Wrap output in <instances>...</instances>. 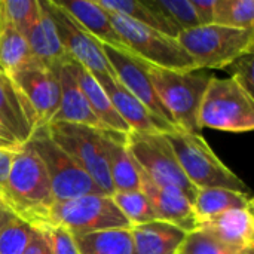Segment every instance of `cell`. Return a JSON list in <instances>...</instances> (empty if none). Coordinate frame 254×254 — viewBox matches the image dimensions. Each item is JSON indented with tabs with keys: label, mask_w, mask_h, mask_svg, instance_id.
I'll return each mask as SVG.
<instances>
[{
	"label": "cell",
	"mask_w": 254,
	"mask_h": 254,
	"mask_svg": "<svg viewBox=\"0 0 254 254\" xmlns=\"http://www.w3.org/2000/svg\"><path fill=\"white\" fill-rule=\"evenodd\" d=\"M1 201L33 228L49 225L55 204L49 177L39 156L25 143L13 155Z\"/></svg>",
	"instance_id": "1"
},
{
	"label": "cell",
	"mask_w": 254,
	"mask_h": 254,
	"mask_svg": "<svg viewBox=\"0 0 254 254\" xmlns=\"http://www.w3.org/2000/svg\"><path fill=\"white\" fill-rule=\"evenodd\" d=\"M149 76L174 125L188 132L199 134V109L214 74L207 70L180 71L149 64Z\"/></svg>",
	"instance_id": "2"
},
{
	"label": "cell",
	"mask_w": 254,
	"mask_h": 254,
	"mask_svg": "<svg viewBox=\"0 0 254 254\" xmlns=\"http://www.w3.org/2000/svg\"><path fill=\"white\" fill-rule=\"evenodd\" d=\"M165 137L193 188L198 190L222 188L249 193L247 185L219 159L202 135L174 128Z\"/></svg>",
	"instance_id": "3"
},
{
	"label": "cell",
	"mask_w": 254,
	"mask_h": 254,
	"mask_svg": "<svg viewBox=\"0 0 254 254\" xmlns=\"http://www.w3.org/2000/svg\"><path fill=\"white\" fill-rule=\"evenodd\" d=\"M177 40L193 60L196 70H214L253 52L254 30L210 24L180 31Z\"/></svg>",
	"instance_id": "4"
},
{
	"label": "cell",
	"mask_w": 254,
	"mask_h": 254,
	"mask_svg": "<svg viewBox=\"0 0 254 254\" xmlns=\"http://www.w3.org/2000/svg\"><path fill=\"white\" fill-rule=\"evenodd\" d=\"M25 144L42 161L49 177L55 202L89 193H101L79 162L54 141L48 125L37 127Z\"/></svg>",
	"instance_id": "5"
},
{
	"label": "cell",
	"mask_w": 254,
	"mask_h": 254,
	"mask_svg": "<svg viewBox=\"0 0 254 254\" xmlns=\"http://www.w3.org/2000/svg\"><path fill=\"white\" fill-rule=\"evenodd\" d=\"M199 127L226 132L254 128V100L232 77H213L199 109Z\"/></svg>",
	"instance_id": "6"
},
{
	"label": "cell",
	"mask_w": 254,
	"mask_h": 254,
	"mask_svg": "<svg viewBox=\"0 0 254 254\" xmlns=\"http://www.w3.org/2000/svg\"><path fill=\"white\" fill-rule=\"evenodd\" d=\"M110 21L125 40L131 54L147 64L168 70H196L193 60L180 45L177 37L153 30L115 12H107Z\"/></svg>",
	"instance_id": "7"
},
{
	"label": "cell",
	"mask_w": 254,
	"mask_h": 254,
	"mask_svg": "<svg viewBox=\"0 0 254 254\" xmlns=\"http://www.w3.org/2000/svg\"><path fill=\"white\" fill-rule=\"evenodd\" d=\"M49 225L65 228L74 238L101 231L132 228L115 205L112 196L103 193H89L55 202L49 213Z\"/></svg>",
	"instance_id": "8"
},
{
	"label": "cell",
	"mask_w": 254,
	"mask_h": 254,
	"mask_svg": "<svg viewBox=\"0 0 254 254\" xmlns=\"http://www.w3.org/2000/svg\"><path fill=\"white\" fill-rule=\"evenodd\" d=\"M125 140L137 167L155 185L177 188L193 204L198 189L186 179L165 134H140L129 131Z\"/></svg>",
	"instance_id": "9"
},
{
	"label": "cell",
	"mask_w": 254,
	"mask_h": 254,
	"mask_svg": "<svg viewBox=\"0 0 254 254\" xmlns=\"http://www.w3.org/2000/svg\"><path fill=\"white\" fill-rule=\"evenodd\" d=\"M54 141L70 153L79 165L88 173L103 195L115 193L106 153V132L101 129L74 125V124H51L48 125Z\"/></svg>",
	"instance_id": "10"
},
{
	"label": "cell",
	"mask_w": 254,
	"mask_h": 254,
	"mask_svg": "<svg viewBox=\"0 0 254 254\" xmlns=\"http://www.w3.org/2000/svg\"><path fill=\"white\" fill-rule=\"evenodd\" d=\"M48 13L51 15L58 39L65 54L85 67L91 74H113L103 45L94 39L57 0H43Z\"/></svg>",
	"instance_id": "11"
},
{
	"label": "cell",
	"mask_w": 254,
	"mask_h": 254,
	"mask_svg": "<svg viewBox=\"0 0 254 254\" xmlns=\"http://www.w3.org/2000/svg\"><path fill=\"white\" fill-rule=\"evenodd\" d=\"M106 60L113 71V76L135 97L138 98L150 113L156 118L174 125L170 113L162 106L149 76V64L135 57L129 51L116 49L103 45ZM176 127V125H174Z\"/></svg>",
	"instance_id": "12"
},
{
	"label": "cell",
	"mask_w": 254,
	"mask_h": 254,
	"mask_svg": "<svg viewBox=\"0 0 254 254\" xmlns=\"http://www.w3.org/2000/svg\"><path fill=\"white\" fill-rule=\"evenodd\" d=\"M92 76L131 131L140 134H167L177 128L150 113L147 107L138 98H135L113 74L101 73Z\"/></svg>",
	"instance_id": "13"
},
{
	"label": "cell",
	"mask_w": 254,
	"mask_h": 254,
	"mask_svg": "<svg viewBox=\"0 0 254 254\" xmlns=\"http://www.w3.org/2000/svg\"><path fill=\"white\" fill-rule=\"evenodd\" d=\"M9 76L28 101L36 116V128L49 125L60 104L58 70L39 67Z\"/></svg>",
	"instance_id": "14"
},
{
	"label": "cell",
	"mask_w": 254,
	"mask_h": 254,
	"mask_svg": "<svg viewBox=\"0 0 254 254\" xmlns=\"http://www.w3.org/2000/svg\"><path fill=\"white\" fill-rule=\"evenodd\" d=\"M138 174L141 182V190L147 196L156 220L174 225L186 234L198 228L193 205L180 189L173 186L155 185L140 168Z\"/></svg>",
	"instance_id": "15"
},
{
	"label": "cell",
	"mask_w": 254,
	"mask_h": 254,
	"mask_svg": "<svg viewBox=\"0 0 254 254\" xmlns=\"http://www.w3.org/2000/svg\"><path fill=\"white\" fill-rule=\"evenodd\" d=\"M58 80H60V104L51 124L64 122V124H74V125H83L101 131H109L97 119L79 86L74 60L68 58L61 64V67L58 68Z\"/></svg>",
	"instance_id": "16"
},
{
	"label": "cell",
	"mask_w": 254,
	"mask_h": 254,
	"mask_svg": "<svg viewBox=\"0 0 254 254\" xmlns=\"http://www.w3.org/2000/svg\"><path fill=\"white\" fill-rule=\"evenodd\" d=\"M0 125L21 144L36 129V116L12 77L0 68Z\"/></svg>",
	"instance_id": "17"
},
{
	"label": "cell",
	"mask_w": 254,
	"mask_h": 254,
	"mask_svg": "<svg viewBox=\"0 0 254 254\" xmlns=\"http://www.w3.org/2000/svg\"><path fill=\"white\" fill-rule=\"evenodd\" d=\"M254 207L229 210L198 228L240 252L254 249Z\"/></svg>",
	"instance_id": "18"
},
{
	"label": "cell",
	"mask_w": 254,
	"mask_h": 254,
	"mask_svg": "<svg viewBox=\"0 0 254 254\" xmlns=\"http://www.w3.org/2000/svg\"><path fill=\"white\" fill-rule=\"evenodd\" d=\"M60 3L101 45L128 51L125 40L113 27L107 10H104L97 1L71 0V1H60Z\"/></svg>",
	"instance_id": "19"
},
{
	"label": "cell",
	"mask_w": 254,
	"mask_h": 254,
	"mask_svg": "<svg viewBox=\"0 0 254 254\" xmlns=\"http://www.w3.org/2000/svg\"><path fill=\"white\" fill-rule=\"evenodd\" d=\"M25 39L37 61L49 70H58L61 64L70 58L58 39L54 21L48 13L43 0H40V13Z\"/></svg>",
	"instance_id": "20"
},
{
	"label": "cell",
	"mask_w": 254,
	"mask_h": 254,
	"mask_svg": "<svg viewBox=\"0 0 254 254\" xmlns=\"http://www.w3.org/2000/svg\"><path fill=\"white\" fill-rule=\"evenodd\" d=\"M125 135L127 134H119L113 131L106 132L107 165L115 192L141 190L138 168L128 150Z\"/></svg>",
	"instance_id": "21"
},
{
	"label": "cell",
	"mask_w": 254,
	"mask_h": 254,
	"mask_svg": "<svg viewBox=\"0 0 254 254\" xmlns=\"http://www.w3.org/2000/svg\"><path fill=\"white\" fill-rule=\"evenodd\" d=\"M132 254H179L186 232L165 222H150L131 228Z\"/></svg>",
	"instance_id": "22"
},
{
	"label": "cell",
	"mask_w": 254,
	"mask_h": 254,
	"mask_svg": "<svg viewBox=\"0 0 254 254\" xmlns=\"http://www.w3.org/2000/svg\"><path fill=\"white\" fill-rule=\"evenodd\" d=\"M43 67L33 55L28 42L1 13L0 31V68L7 74H15L30 68Z\"/></svg>",
	"instance_id": "23"
},
{
	"label": "cell",
	"mask_w": 254,
	"mask_h": 254,
	"mask_svg": "<svg viewBox=\"0 0 254 254\" xmlns=\"http://www.w3.org/2000/svg\"><path fill=\"white\" fill-rule=\"evenodd\" d=\"M192 205L199 226L229 210L254 207V201L250 193L235 192L222 188H211L199 189Z\"/></svg>",
	"instance_id": "24"
},
{
	"label": "cell",
	"mask_w": 254,
	"mask_h": 254,
	"mask_svg": "<svg viewBox=\"0 0 254 254\" xmlns=\"http://www.w3.org/2000/svg\"><path fill=\"white\" fill-rule=\"evenodd\" d=\"M76 76H77L79 86H80L85 98L88 100L89 107L94 112V115L97 116V119L109 131L119 132V134H128L131 131L129 127L118 115L112 101L109 100V97L106 95L103 88L98 85V82L94 79V76L85 67H82L79 63H76Z\"/></svg>",
	"instance_id": "25"
},
{
	"label": "cell",
	"mask_w": 254,
	"mask_h": 254,
	"mask_svg": "<svg viewBox=\"0 0 254 254\" xmlns=\"http://www.w3.org/2000/svg\"><path fill=\"white\" fill-rule=\"evenodd\" d=\"M97 3L107 12L119 13L171 37L179 36V30L168 22L153 0H98Z\"/></svg>",
	"instance_id": "26"
},
{
	"label": "cell",
	"mask_w": 254,
	"mask_h": 254,
	"mask_svg": "<svg viewBox=\"0 0 254 254\" xmlns=\"http://www.w3.org/2000/svg\"><path fill=\"white\" fill-rule=\"evenodd\" d=\"M34 228L0 201V254H22Z\"/></svg>",
	"instance_id": "27"
},
{
	"label": "cell",
	"mask_w": 254,
	"mask_h": 254,
	"mask_svg": "<svg viewBox=\"0 0 254 254\" xmlns=\"http://www.w3.org/2000/svg\"><path fill=\"white\" fill-rule=\"evenodd\" d=\"M80 254H132L131 229H110L74 238Z\"/></svg>",
	"instance_id": "28"
},
{
	"label": "cell",
	"mask_w": 254,
	"mask_h": 254,
	"mask_svg": "<svg viewBox=\"0 0 254 254\" xmlns=\"http://www.w3.org/2000/svg\"><path fill=\"white\" fill-rule=\"evenodd\" d=\"M213 24L238 30H254V1L216 0Z\"/></svg>",
	"instance_id": "29"
},
{
	"label": "cell",
	"mask_w": 254,
	"mask_h": 254,
	"mask_svg": "<svg viewBox=\"0 0 254 254\" xmlns=\"http://www.w3.org/2000/svg\"><path fill=\"white\" fill-rule=\"evenodd\" d=\"M112 199L131 226L146 225L156 220L152 205L143 190L115 192Z\"/></svg>",
	"instance_id": "30"
},
{
	"label": "cell",
	"mask_w": 254,
	"mask_h": 254,
	"mask_svg": "<svg viewBox=\"0 0 254 254\" xmlns=\"http://www.w3.org/2000/svg\"><path fill=\"white\" fill-rule=\"evenodd\" d=\"M3 16L24 36L34 25L40 13L39 0H0Z\"/></svg>",
	"instance_id": "31"
},
{
	"label": "cell",
	"mask_w": 254,
	"mask_h": 254,
	"mask_svg": "<svg viewBox=\"0 0 254 254\" xmlns=\"http://www.w3.org/2000/svg\"><path fill=\"white\" fill-rule=\"evenodd\" d=\"M240 250L232 249L217 240L210 232L196 228L195 231L186 234L179 254H238Z\"/></svg>",
	"instance_id": "32"
},
{
	"label": "cell",
	"mask_w": 254,
	"mask_h": 254,
	"mask_svg": "<svg viewBox=\"0 0 254 254\" xmlns=\"http://www.w3.org/2000/svg\"><path fill=\"white\" fill-rule=\"evenodd\" d=\"M168 22L180 31L199 27L195 9L190 0H153Z\"/></svg>",
	"instance_id": "33"
},
{
	"label": "cell",
	"mask_w": 254,
	"mask_h": 254,
	"mask_svg": "<svg viewBox=\"0 0 254 254\" xmlns=\"http://www.w3.org/2000/svg\"><path fill=\"white\" fill-rule=\"evenodd\" d=\"M40 229L45 231L54 254H80L74 237L65 228L58 225H49Z\"/></svg>",
	"instance_id": "34"
},
{
	"label": "cell",
	"mask_w": 254,
	"mask_h": 254,
	"mask_svg": "<svg viewBox=\"0 0 254 254\" xmlns=\"http://www.w3.org/2000/svg\"><path fill=\"white\" fill-rule=\"evenodd\" d=\"M253 63L254 57L253 52L252 54H247L238 60H235L229 67L231 70V77L249 94L253 97Z\"/></svg>",
	"instance_id": "35"
},
{
	"label": "cell",
	"mask_w": 254,
	"mask_h": 254,
	"mask_svg": "<svg viewBox=\"0 0 254 254\" xmlns=\"http://www.w3.org/2000/svg\"><path fill=\"white\" fill-rule=\"evenodd\" d=\"M22 254H54L52 247L49 244V240L45 234L43 229H37L34 228L33 235L30 238L28 246L25 247Z\"/></svg>",
	"instance_id": "36"
},
{
	"label": "cell",
	"mask_w": 254,
	"mask_h": 254,
	"mask_svg": "<svg viewBox=\"0 0 254 254\" xmlns=\"http://www.w3.org/2000/svg\"><path fill=\"white\" fill-rule=\"evenodd\" d=\"M190 1H192V6L195 9V13H196L198 21H199V25H210V24H213L216 0H190Z\"/></svg>",
	"instance_id": "37"
},
{
	"label": "cell",
	"mask_w": 254,
	"mask_h": 254,
	"mask_svg": "<svg viewBox=\"0 0 254 254\" xmlns=\"http://www.w3.org/2000/svg\"><path fill=\"white\" fill-rule=\"evenodd\" d=\"M15 152L16 150L0 149V199H1L4 189H6V183H7V177L10 173V167H12Z\"/></svg>",
	"instance_id": "38"
},
{
	"label": "cell",
	"mask_w": 254,
	"mask_h": 254,
	"mask_svg": "<svg viewBox=\"0 0 254 254\" xmlns=\"http://www.w3.org/2000/svg\"><path fill=\"white\" fill-rule=\"evenodd\" d=\"M22 144L0 125V149H9V150H18Z\"/></svg>",
	"instance_id": "39"
},
{
	"label": "cell",
	"mask_w": 254,
	"mask_h": 254,
	"mask_svg": "<svg viewBox=\"0 0 254 254\" xmlns=\"http://www.w3.org/2000/svg\"><path fill=\"white\" fill-rule=\"evenodd\" d=\"M238 254H254V249H246V250L240 252Z\"/></svg>",
	"instance_id": "40"
},
{
	"label": "cell",
	"mask_w": 254,
	"mask_h": 254,
	"mask_svg": "<svg viewBox=\"0 0 254 254\" xmlns=\"http://www.w3.org/2000/svg\"><path fill=\"white\" fill-rule=\"evenodd\" d=\"M0 31H1V9H0Z\"/></svg>",
	"instance_id": "41"
},
{
	"label": "cell",
	"mask_w": 254,
	"mask_h": 254,
	"mask_svg": "<svg viewBox=\"0 0 254 254\" xmlns=\"http://www.w3.org/2000/svg\"><path fill=\"white\" fill-rule=\"evenodd\" d=\"M0 201H1V199H0Z\"/></svg>",
	"instance_id": "42"
}]
</instances>
